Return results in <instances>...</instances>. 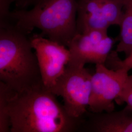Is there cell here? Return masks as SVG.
<instances>
[{
  "mask_svg": "<svg viewBox=\"0 0 132 132\" xmlns=\"http://www.w3.org/2000/svg\"><path fill=\"white\" fill-rule=\"evenodd\" d=\"M119 1H123V0H119Z\"/></svg>",
  "mask_w": 132,
  "mask_h": 132,
  "instance_id": "obj_15",
  "label": "cell"
},
{
  "mask_svg": "<svg viewBox=\"0 0 132 132\" xmlns=\"http://www.w3.org/2000/svg\"><path fill=\"white\" fill-rule=\"evenodd\" d=\"M122 7L123 1L119 0H78L77 33L120 26Z\"/></svg>",
  "mask_w": 132,
  "mask_h": 132,
  "instance_id": "obj_8",
  "label": "cell"
},
{
  "mask_svg": "<svg viewBox=\"0 0 132 132\" xmlns=\"http://www.w3.org/2000/svg\"><path fill=\"white\" fill-rule=\"evenodd\" d=\"M132 113L126 108L118 112L91 113L79 129L85 132H132Z\"/></svg>",
  "mask_w": 132,
  "mask_h": 132,
  "instance_id": "obj_9",
  "label": "cell"
},
{
  "mask_svg": "<svg viewBox=\"0 0 132 132\" xmlns=\"http://www.w3.org/2000/svg\"><path fill=\"white\" fill-rule=\"evenodd\" d=\"M92 75L85 67L68 65L51 90L56 96H61L66 111L74 118L82 119L87 112Z\"/></svg>",
  "mask_w": 132,
  "mask_h": 132,
  "instance_id": "obj_4",
  "label": "cell"
},
{
  "mask_svg": "<svg viewBox=\"0 0 132 132\" xmlns=\"http://www.w3.org/2000/svg\"><path fill=\"white\" fill-rule=\"evenodd\" d=\"M29 39L37 58L43 83L51 90L65 71L70 59V51L40 34H34Z\"/></svg>",
  "mask_w": 132,
  "mask_h": 132,
  "instance_id": "obj_7",
  "label": "cell"
},
{
  "mask_svg": "<svg viewBox=\"0 0 132 132\" xmlns=\"http://www.w3.org/2000/svg\"><path fill=\"white\" fill-rule=\"evenodd\" d=\"M116 101L119 104L126 103L125 108L132 112V75L128 76L122 92Z\"/></svg>",
  "mask_w": 132,
  "mask_h": 132,
  "instance_id": "obj_13",
  "label": "cell"
},
{
  "mask_svg": "<svg viewBox=\"0 0 132 132\" xmlns=\"http://www.w3.org/2000/svg\"><path fill=\"white\" fill-rule=\"evenodd\" d=\"M107 31L89 30L76 33L68 47L70 52L68 65L85 67L90 63L105 64L114 43Z\"/></svg>",
  "mask_w": 132,
  "mask_h": 132,
  "instance_id": "obj_6",
  "label": "cell"
},
{
  "mask_svg": "<svg viewBox=\"0 0 132 132\" xmlns=\"http://www.w3.org/2000/svg\"><path fill=\"white\" fill-rule=\"evenodd\" d=\"M32 49L28 35L0 21V81L17 93L43 84Z\"/></svg>",
  "mask_w": 132,
  "mask_h": 132,
  "instance_id": "obj_3",
  "label": "cell"
},
{
  "mask_svg": "<svg viewBox=\"0 0 132 132\" xmlns=\"http://www.w3.org/2000/svg\"><path fill=\"white\" fill-rule=\"evenodd\" d=\"M14 92L0 81V132H10L9 103Z\"/></svg>",
  "mask_w": 132,
  "mask_h": 132,
  "instance_id": "obj_11",
  "label": "cell"
},
{
  "mask_svg": "<svg viewBox=\"0 0 132 132\" xmlns=\"http://www.w3.org/2000/svg\"><path fill=\"white\" fill-rule=\"evenodd\" d=\"M78 0H42L32 8L17 9L1 20H6L29 35L35 28L44 37L68 47L77 33Z\"/></svg>",
  "mask_w": 132,
  "mask_h": 132,
  "instance_id": "obj_2",
  "label": "cell"
},
{
  "mask_svg": "<svg viewBox=\"0 0 132 132\" xmlns=\"http://www.w3.org/2000/svg\"><path fill=\"white\" fill-rule=\"evenodd\" d=\"M128 71L110 69L105 64L95 65L92 77V90L88 110L92 113L113 111L116 101L121 94Z\"/></svg>",
  "mask_w": 132,
  "mask_h": 132,
  "instance_id": "obj_5",
  "label": "cell"
},
{
  "mask_svg": "<svg viewBox=\"0 0 132 132\" xmlns=\"http://www.w3.org/2000/svg\"><path fill=\"white\" fill-rule=\"evenodd\" d=\"M122 13L119 42L116 51L127 56L132 50V0H123Z\"/></svg>",
  "mask_w": 132,
  "mask_h": 132,
  "instance_id": "obj_10",
  "label": "cell"
},
{
  "mask_svg": "<svg viewBox=\"0 0 132 132\" xmlns=\"http://www.w3.org/2000/svg\"><path fill=\"white\" fill-rule=\"evenodd\" d=\"M10 132H73L83 119L71 117L56 95L44 84L21 93L10 100Z\"/></svg>",
  "mask_w": 132,
  "mask_h": 132,
  "instance_id": "obj_1",
  "label": "cell"
},
{
  "mask_svg": "<svg viewBox=\"0 0 132 132\" xmlns=\"http://www.w3.org/2000/svg\"><path fill=\"white\" fill-rule=\"evenodd\" d=\"M117 53L116 52H111L106 62V63L108 64V68H113L112 69H123L128 71L132 69V50L130 54L124 60H121L118 57Z\"/></svg>",
  "mask_w": 132,
  "mask_h": 132,
  "instance_id": "obj_12",
  "label": "cell"
},
{
  "mask_svg": "<svg viewBox=\"0 0 132 132\" xmlns=\"http://www.w3.org/2000/svg\"><path fill=\"white\" fill-rule=\"evenodd\" d=\"M42 0H15V5L18 9H27L33 6Z\"/></svg>",
  "mask_w": 132,
  "mask_h": 132,
  "instance_id": "obj_14",
  "label": "cell"
}]
</instances>
